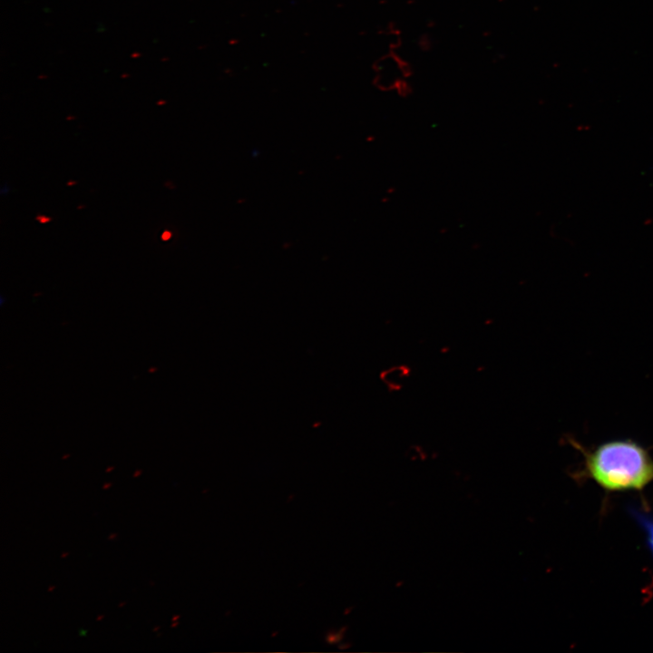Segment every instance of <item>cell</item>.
<instances>
[{"mask_svg": "<svg viewBox=\"0 0 653 653\" xmlns=\"http://www.w3.org/2000/svg\"><path fill=\"white\" fill-rule=\"evenodd\" d=\"M176 626H177V623H176V622H174V623L171 625V627H176Z\"/></svg>", "mask_w": 653, "mask_h": 653, "instance_id": "14", "label": "cell"}, {"mask_svg": "<svg viewBox=\"0 0 653 653\" xmlns=\"http://www.w3.org/2000/svg\"><path fill=\"white\" fill-rule=\"evenodd\" d=\"M67 555H68V552H65V553H63L61 557H62V558H64V557H66Z\"/></svg>", "mask_w": 653, "mask_h": 653, "instance_id": "9", "label": "cell"}, {"mask_svg": "<svg viewBox=\"0 0 653 653\" xmlns=\"http://www.w3.org/2000/svg\"><path fill=\"white\" fill-rule=\"evenodd\" d=\"M102 618H103V616H102V615H100V616H98V618L96 619V620H100V619H102Z\"/></svg>", "mask_w": 653, "mask_h": 653, "instance_id": "10", "label": "cell"}, {"mask_svg": "<svg viewBox=\"0 0 653 653\" xmlns=\"http://www.w3.org/2000/svg\"><path fill=\"white\" fill-rule=\"evenodd\" d=\"M54 588H55L54 586H50L49 589H48V590H49V591H52Z\"/></svg>", "mask_w": 653, "mask_h": 653, "instance_id": "8", "label": "cell"}, {"mask_svg": "<svg viewBox=\"0 0 653 653\" xmlns=\"http://www.w3.org/2000/svg\"><path fill=\"white\" fill-rule=\"evenodd\" d=\"M408 377V370L402 366H393L386 369L382 375L385 384L392 389H399Z\"/></svg>", "mask_w": 653, "mask_h": 653, "instance_id": "2", "label": "cell"}, {"mask_svg": "<svg viewBox=\"0 0 653 653\" xmlns=\"http://www.w3.org/2000/svg\"><path fill=\"white\" fill-rule=\"evenodd\" d=\"M178 617H179L178 615H175V616H173L172 619L175 620L178 619Z\"/></svg>", "mask_w": 653, "mask_h": 653, "instance_id": "11", "label": "cell"}, {"mask_svg": "<svg viewBox=\"0 0 653 653\" xmlns=\"http://www.w3.org/2000/svg\"><path fill=\"white\" fill-rule=\"evenodd\" d=\"M141 470H139V471H136V473H135L133 474V477H137V476H139V475L141 474Z\"/></svg>", "mask_w": 653, "mask_h": 653, "instance_id": "7", "label": "cell"}, {"mask_svg": "<svg viewBox=\"0 0 653 653\" xmlns=\"http://www.w3.org/2000/svg\"><path fill=\"white\" fill-rule=\"evenodd\" d=\"M116 536H117L116 533H112V534H111V535L108 537V539H109V540H112V539H114Z\"/></svg>", "mask_w": 653, "mask_h": 653, "instance_id": "6", "label": "cell"}, {"mask_svg": "<svg viewBox=\"0 0 653 653\" xmlns=\"http://www.w3.org/2000/svg\"><path fill=\"white\" fill-rule=\"evenodd\" d=\"M79 631H80V632H79V635H80V636H84V635L87 633V630H84V629H81V630H79Z\"/></svg>", "mask_w": 653, "mask_h": 653, "instance_id": "5", "label": "cell"}, {"mask_svg": "<svg viewBox=\"0 0 653 653\" xmlns=\"http://www.w3.org/2000/svg\"><path fill=\"white\" fill-rule=\"evenodd\" d=\"M159 629H160V627H156V628L153 629V631H156V630H158Z\"/></svg>", "mask_w": 653, "mask_h": 653, "instance_id": "12", "label": "cell"}, {"mask_svg": "<svg viewBox=\"0 0 653 653\" xmlns=\"http://www.w3.org/2000/svg\"><path fill=\"white\" fill-rule=\"evenodd\" d=\"M111 470H112V467L108 468V469L106 470V472H110Z\"/></svg>", "mask_w": 653, "mask_h": 653, "instance_id": "13", "label": "cell"}, {"mask_svg": "<svg viewBox=\"0 0 653 653\" xmlns=\"http://www.w3.org/2000/svg\"><path fill=\"white\" fill-rule=\"evenodd\" d=\"M569 443L583 456L580 480L590 479L607 492L638 491L653 482V458L632 439H615L586 448L573 438Z\"/></svg>", "mask_w": 653, "mask_h": 653, "instance_id": "1", "label": "cell"}, {"mask_svg": "<svg viewBox=\"0 0 653 653\" xmlns=\"http://www.w3.org/2000/svg\"><path fill=\"white\" fill-rule=\"evenodd\" d=\"M632 514L645 531L647 542L653 556V517L638 511H632Z\"/></svg>", "mask_w": 653, "mask_h": 653, "instance_id": "3", "label": "cell"}, {"mask_svg": "<svg viewBox=\"0 0 653 653\" xmlns=\"http://www.w3.org/2000/svg\"><path fill=\"white\" fill-rule=\"evenodd\" d=\"M124 604H125V603L123 602V603L120 604L119 607H122V606L124 605Z\"/></svg>", "mask_w": 653, "mask_h": 653, "instance_id": "15", "label": "cell"}, {"mask_svg": "<svg viewBox=\"0 0 653 653\" xmlns=\"http://www.w3.org/2000/svg\"><path fill=\"white\" fill-rule=\"evenodd\" d=\"M111 486H112V483H111V482H106V483H104V484L102 485V489H103V490H106V489L110 488Z\"/></svg>", "mask_w": 653, "mask_h": 653, "instance_id": "4", "label": "cell"}]
</instances>
